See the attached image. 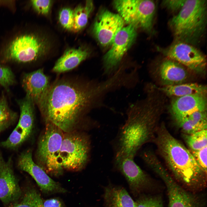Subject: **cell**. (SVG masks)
<instances>
[{"mask_svg": "<svg viewBox=\"0 0 207 207\" xmlns=\"http://www.w3.org/2000/svg\"><path fill=\"white\" fill-rule=\"evenodd\" d=\"M17 166L20 170L29 174L35 180L41 190L45 193H64L66 190L54 181L33 160L31 150H28L19 155Z\"/></svg>", "mask_w": 207, "mask_h": 207, "instance_id": "cell-11", "label": "cell"}, {"mask_svg": "<svg viewBox=\"0 0 207 207\" xmlns=\"http://www.w3.org/2000/svg\"><path fill=\"white\" fill-rule=\"evenodd\" d=\"M146 97L130 103L126 120L112 143L114 158H134L143 145L151 138L154 123L160 112L159 103L150 92Z\"/></svg>", "mask_w": 207, "mask_h": 207, "instance_id": "cell-2", "label": "cell"}, {"mask_svg": "<svg viewBox=\"0 0 207 207\" xmlns=\"http://www.w3.org/2000/svg\"><path fill=\"white\" fill-rule=\"evenodd\" d=\"M156 143L160 152L177 179L192 188L205 186L206 174L199 167L190 151L164 126L160 129Z\"/></svg>", "mask_w": 207, "mask_h": 207, "instance_id": "cell-3", "label": "cell"}, {"mask_svg": "<svg viewBox=\"0 0 207 207\" xmlns=\"http://www.w3.org/2000/svg\"><path fill=\"white\" fill-rule=\"evenodd\" d=\"M104 198L108 207H136L135 202L122 188L111 187L106 188Z\"/></svg>", "mask_w": 207, "mask_h": 207, "instance_id": "cell-21", "label": "cell"}, {"mask_svg": "<svg viewBox=\"0 0 207 207\" xmlns=\"http://www.w3.org/2000/svg\"><path fill=\"white\" fill-rule=\"evenodd\" d=\"M15 78L9 68L0 65V86L7 88L14 84Z\"/></svg>", "mask_w": 207, "mask_h": 207, "instance_id": "cell-30", "label": "cell"}, {"mask_svg": "<svg viewBox=\"0 0 207 207\" xmlns=\"http://www.w3.org/2000/svg\"><path fill=\"white\" fill-rule=\"evenodd\" d=\"M43 200L34 189H26L11 207H43Z\"/></svg>", "mask_w": 207, "mask_h": 207, "instance_id": "cell-23", "label": "cell"}, {"mask_svg": "<svg viewBox=\"0 0 207 207\" xmlns=\"http://www.w3.org/2000/svg\"><path fill=\"white\" fill-rule=\"evenodd\" d=\"M91 151L90 138L87 135L72 132L64 134L60 152L63 169L76 171L88 162Z\"/></svg>", "mask_w": 207, "mask_h": 207, "instance_id": "cell-6", "label": "cell"}, {"mask_svg": "<svg viewBox=\"0 0 207 207\" xmlns=\"http://www.w3.org/2000/svg\"><path fill=\"white\" fill-rule=\"evenodd\" d=\"M159 89L168 95L178 97L196 94L206 95L207 92L206 86L196 83L165 86Z\"/></svg>", "mask_w": 207, "mask_h": 207, "instance_id": "cell-22", "label": "cell"}, {"mask_svg": "<svg viewBox=\"0 0 207 207\" xmlns=\"http://www.w3.org/2000/svg\"><path fill=\"white\" fill-rule=\"evenodd\" d=\"M22 86L26 92V96L40 110L51 86L49 78L44 73L43 69L25 74L23 76Z\"/></svg>", "mask_w": 207, "mask_h": 207, "instance_id": "cell-15", "label": "cell"}, {"mask_svg": "<svg viewBox=\"0 0 207 207\" xmlns=\"http://www.w3.org/2000/svg\"><path fill=\"white\" fill-rule=\"evenodd\" d=\"M134 158H113V163L125 177L132 190L137 193L147 186L149 180L147 175L135 162Z\"/></svg>", "mask_w": 207, "mask_h": 207, "instance_id": "cell-16", "label": "cell"}, {"mask_svg": "<svg viewBox=\"0 0 207 207\" xmlns=\"http://www.w3.org/2000/svg\"><path fill=\"white\" fill-rule=\"evenodd\" d=\"M184 138L190 151L199 150L207 147V129L185 134Z\"/></svg>", "mask_w": 207, "mask_h": 207, "instance_id": "cell-26", "label": "cell"}, {"mask_svg": "<svg viewBox=\"0 0 207 207\" xmlns=\"http://www.w3.org/2000/svg\"><path fill=\"white\" fill-rule=\"evenodd\" d=\"M124 23L118 14L104 9L97 16L93 25L92 32L101 45H111L116 34L124 27Z\"/></svg>", "mask_w": 207, "mask_h": 207, "instance_id": "cell-12", "label": "cell"}, {"mask_svg": "<svg viewBox=\"0 0 207 207\" xmlns=\"http://www.w3.org/2000/svg\"><path fill=\"white\" fill-rule=\"evenodd\" d=\"M89 55L87 50L82 48L69 49L58 60L52 71L61 73L72 70L86 59Z\"/></svg>", "mask_w": 207, "mask_h": 207, "instance_id": "cell-19", "label": "cell"}, {"mask_svg": "<svg viewBox=\"0 0 207 207\" xmlns=\"http://www.w3.org/2000/svg\"><path fill=\"white\" fill-rule=\"evenodd\" d=\"M180 127L185 134H190L207 129V127L200 124L188 116L176 120Z\"/></svg>", "mask_w": 207, "mask_h": 207, "instance_id": "cell-28", "label": "cell"}, {"mask_svg": "<svg viewBox=\"0 0 207 207\" xmlns=\"http://www.w3.org/2000/svg\"><path fill=\"white\" fill-rule=\"evenodd\" d=\"M186 0H165L162 4L169 10L172 12L179 11L183 6Z\"/></svg>", "mask_w": 207, "mask_h": 207, "instance_id": "cell-34", "label": "cell"}, {"mask_svg": "<svg viewBox=\"0 0 207 207\" xmlns=\"http://www.w3.org/2000/svg\"><path fill=\"white\" fill-rule=\"evenodd\" d=\"M142 152H141V153H142Z\"/></svg>", "mask_w": 207, "mask_h": 207, "instance_id": "cell-36", "label": "cell"}, {"mask_svg": "<svg viewBox=\"0 0 207 207\" xmlns=\"http://www.w3.org/2000/svg\"><path fill=\"white\" fill-rule=\"evenodd\" d=\"M26 139L22 131L16 126L7 139L0 143V146L7 149H16Z\"/></svg>", "mask_w": 207, "mask_h": 207, "instance_id": "cell-27", "label": "cell"}, {"mask_svg": "<svg viewBox=\"0 0 207 207\" xmlns=\"http://www.w3.org/2000/svg\"><path fill=\"white\" fill-rule=\"evenodd\" d=\"M113 3L125 23L136 28L152 32L156 10L153 1L117 0L114 1Z\"/></svg>", "mask_w": 207, "mask_h": 207, "instance_id": "cell-7", "label": "cell"}, {"mask_svg": "<svg viewBox=\"0 0 207 207\" xmlns=\"http://www.w3.org/2000/svg\"><path fill=\"white\" fill-rule=\"evenodd\" d=\"M152 169L162 179L167 190L168 207H197L194 196L175 181L160 162L152 166Z\"/></svg>", "mask_w": 207, "mask_h": 207, "instance_id": "cell-13", "label": "cell"}, {"mask_svg": "<svg viewBox=\"0 0 207 207\" xmlns=\"http://www.w3.org/2000/svg\"><path fill=\"white\" fill-rule=\"evenodd\" d=\"M184 66L179 63L169 58L164 60L158 69V74L161 80L165 86L183 84L188 76Z\"/></svg>", "mask_w": 207, "mask_h": 207, "instance_id": "cell-18", "label": "cell"}, {"mask_svg": "<svg viewBox=\"0 0 207 207\" xmlns=\"http://www.w3.org/2000/svg\"><path fill=\"white\" fill-rule=\"evenodd\" d=\"M136 29L128 25L116 35L111 48L103 58V74L107 78L114 74L122 65L120 64L124 55L136 39Z\"/></svg>", "mask_w": 207, "mask_h": 207, "instance_id": "cell-9", "label": "cell"}, {"mask_svg": "<svg viewBox=\"0 0 207 207\" xmlns=\"http://www.w3.org/2000/svg\"><path fill=\"white\" fill-rule=\"evenodd\" d=\"M207 1L186 0L169 25L176 41L193 45L201 41L207 24Z\"/></svg>", "mask_w": 207, "mask_h": 207, "instance_id": "cell-4", "label": "cell"}, {"mask_svg": "<svg viewBox=\"0 0 207 207\" xmlns=\"http://www.w3.org/2000/svg\"><path fill=\"white\" fill-rule=\"evenodd\" d=\"M135 203L136 207H163L162 200L159 197L141 198Z\"/></svg>", "mask_w": 207, "mask_h": 207, "instance_id": "cell-31", "label": "cell"}, {"mask_svg": "<svg viewBox=\"0 0 207 207\" xmlns=\"http://www.w3.org/2000/svg\"><path fill=\"white\" fill-rule=\"evenodd\" d=\"M157 49L167 58L196 72H201L205 68V55L192 45L176 41L166 48L158 47Z\"/></svg>", "mask_w": 207, "mask_h": 207, "instance_id": "cell-10", "label": "cell"}, {"mask_svg": "<svg viewBox=\"0 0 207 207\" xmlns=\"http://www.w3.org/2000/svg\"><path fill=\"white\" fill-rule=\"evenodd\" d=\"M207 148L206 147L196 151H190L196 163L205 173L207 174Z\"/></svg>", "mask_w": 207, "mask_h": 207, "instance_id": "cell-32", "label": "cell"}, {"mask_svg": "<svg viewBox=\"0 0 207 207\" xmlns=\"http://www.w3.org/2000/svg\"><path fill=\"white\" fill-rule=\"evenodd\" d=\"M22 193L14 172L12 157L6 160L0 151V200L5 204L13 202Z\"/></svg>", "mask_w": 207, "mask_h": 207, "instance_id": "cell-14", "label": "cell"}, {"mask_svg": "<svg viewBox=\"0 0 207 207\" xmlns=\"http://www.w3.org/2000/svg\"><path fill=\"white\" fill-rule=\"evenodd\" d=\"M43 207H64L62 202L58 199L53 198L43 200Z\"/></svg>", "mask_w": 207, "mask_h": 207, "instance_id": "cell-35", "label": "cell"}, {"mask_svg": "<svg viewBox=\"0 0 207 207\" xmlns=\"http://www.w3.org/2000/svg\"><path fill=\"white\" fill-rule=\"evenodd\" d=\"M206 95L196 94L177 97L172 101L171 110L176 120L198 111H206Z\"/></svg>", "mask_w": 207, "mask_h": 207, "instance_id": "cell-17", "label": "cell"}, {"mask_svg": "<svg viewBox=\"0 0 207 207\" xmlns=\"http://www.w3.org/2000/svg\"><path fill=\"white\" fill-rule=\"evenodd\" d=\"M118 87L113 77L101 81L61 78L51 84L40 111L46 122L55 125L65 133L71 132L80 119L92 110L108 108L104 103L105 98Z\"/></svg>", "mask_w": 207, "mask_h": 207, "instance_id": "cell-1", "label": "cell"}, {"mask_svg": "<svg viewBox=\"0 0 207 207\" xmlns=\"http://www.w3.org/2000/svg\"><path fill=\"white\" fill-rule=\"evenodd\" d=\"M49 47V41L43 37L33 34L22 35L11 42L5 50V57L7 61L30 62L45 54Z\"/></svg>", "mask_w": 207, "mask_h": 207, "instance_id": "cell-8", "label": "cell"}, {"mask_svg": "<svg viewBox=\"0 0 207 207\" xmlns=\"http://www.w3.org/2000/svg\"><path fill=\"white\" fill-rule=\"evenodd\" d=\"M46 123L45 131L38 143L36 163L47 174L58 176L62 174L63 170L60 152L64 134L58 127L51 123Z\"/></svg>", "mask_w": 207, "mask_h": 207, "instance_id": "cell-5", "label": "cell"}, {"mask_svg": "<svg viewBox=\"0 0 207 207\" xmlns=\"http://www.w3.org/2000/svg\"><path fill=\"white\" fill-rule=\"evenodd\" d=\"M20 115L17 125L22 131L27 139L31 133L34 122V104L26 96L18 101Z\"/></svg>", "mask_w": 207, "mask_h": 207, "instance_id": "cell-20", "label": "cell"}, {"mask_svg": "<svg viewBox=\"0 0 207 207\" xmlns=\"http://www.w3.org/2000/svg\"><path fill=\"white\" fill-rule=\"evenodd\" d=\"M60 22L64 28L68 30L73 29L74 26V10L68 7L64 8L59 14Z\"/></svg>", "mask_w": 207, "mask_h": 207, "instance_id": "cell-29", "label": "cell"}, {"mask_svg": "<svg viewBox=\"0 0 207 207\" xmlns=\"http://www.w3.org/2000/svg\"><path fill=\"white\" fill-rule=\"evenodd\" d=\"M92 1L88 0L85 6L79 5L74 10V26L73 30L76 31L82 30L86 25L90 14L93 9Z\"/></svg>", "mask_w": 207, "mask_h": 207, "instance_id": "cell-24", "label": "cell"}, {"mask_svg": "<svg viewBox=\"0 0 207 207\" xmlns=\"http://www.w3.org/2000/svg\"><path fill=\"white\" fill-rule=\"evenodd\" d=\"M16 114L9 108L5 97L0 98V134L15 122Z\"/></svg>", "mask_w": 207, "mask_h": 207, "instance_id": "cell-25", "label": "cell"}, {"mask_svg": "<svg viewBox=\"0 0 207 207\" xmlns=\"http://www.w3.org/2000/svg\"><path fill=\"white\" fill-rule=\"evenodd\" d=\"M50 0H32L31 3L34 9L39 13L47 15L50 11L52 4Z\"/></svg>", "mask_w": 207, "mask_h": 207, "instance_id": "cell-33", "label": "cell"}]
</instances>
